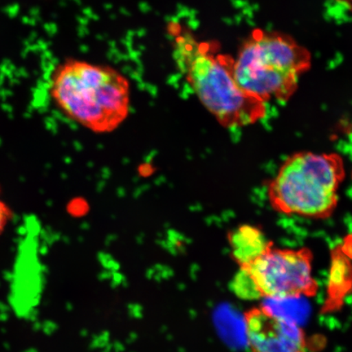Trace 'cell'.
Returning a JSON list of instances; mask_svg holds the SVG:
<instances>
[{
  "mask_svg": "<svg viewBox=\"0 0 352 352\" xmlns=\"http://www.w3.org/2000/svg\"><path fill=\"white\" fill-rule=\"evenodd\" d=\"M174 58L197 98L222 126L243 127L266 116V103L237 82L234 58L218 54L215 44L179 34L175 38Z\"/></svg>",
  "mask_w": 352,
  "mask_h": 352,
  "instance_id": "1",
  "label": "cell"
},
{
  "mask_svg": "<svg viewBox=\"0 0 352 352\" xmlns=\"http://www.w3.org/2000/svg\"><path fill=\"white\" fill-rule=\"evenodd\" d=\"M245 321L252 352H307L302 329L265 302L250 310Z\"/></svg>",
  "mask_w": 352,
  "mask_h": 352,
  "instance_id": "6",
  "label": "cell"
},
{
  "mask_svg": "<svg viewBox=\"0 0 352 352\" xmlns=\"http://www.w3.org/2000/svg\"><path fill=\"white\" fill-rule=\"evenodd\" d=\"M50 94L70 120L98 133L116 130L130 111L129 82L107 65L66 60L52 74Z\"/></svg>",
  "mask_w": 352,
  "mask_h": 352,
  "instance_id": "2",
  "label": "cell"
},
{
  "mask_svg": "<svg viewBox=\"0 0 352 352\" xmlns=\"http://www.w3.org/2000/svg\"><path fill=\"white\" fill-rule=\"evenodd\" d=\"M232 254L240 267L248 265L274 245L267 241L261 228L243 226L230 235Z\"/></svg>",
  "mask_w": 352,
  "mask_h": 352,
  "instance_id": "7",
  "label": "cell"
},
{
  "mask_svg": "<svg viewBox=\"0 0 352 352\" xmlns=\"http://www.w3.org/2000/svg\"><path fill=\"white\" fill-rule=\"evenodd\" d=\"M11 218L12 212L10 209L8 208L7 205L0 201V233L2 232L3 228H6L8 220Z\"/></svg>",
  "mask_w": 352,
  "mask_h": 352,
  "instance_id": "8",
  "label": "cell"
},
{
  "mask_svg": "<svg viewBox=\"0 0 352 352\" xmlns=\"http://www.w3.org/2000/svg\"><path fill=\"white\" fill-rule=\"evenodd\" d=\"M346 177L340 154L294 153L268 183L267 197L276 212L311 219L331 217Z\"/></svg>",
  "mask_w": 352,
  "mask_h": 352,
  "instance_id": "3",
  "label": "cell"
},
{
  "mask_svg": "<svg viewBox=\"0 0 352 352\" xmlns=\"http://www.w3.org/2000/svg\"><path fill=\"white\" fill-rule=\"evenodd\" d=\"M311 65L310 52L289 35L255 30L242 43L233 69L242 89L267 103L292 98Z\"/></svg>",
  "mask_w": 352,
  "mask_h": 352,
  "instance_id": "4",
  "label": "cell"
},
{
  "mask_svg": "<svg viewBox=\"0 0 352 352\" xmlns=\"http://www.w3.org/2000/svg\"><path fill=\"white\" fill-rule=\"evenodd\" d=\"M309 248L281 249L274 245L248 265L241 267L235 290L242 298L283 301L314 297L319 285L312 275Z\"/></svg>",
  "mask_w": 352,
  "mask_h": 352,
  "instance_id": "5",
  "label": "cell"
}]
</instances>
